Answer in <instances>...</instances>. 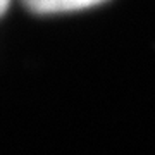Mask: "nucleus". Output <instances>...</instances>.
<instances>
[{
  "instance_id": "f257e3e1",
  "label": "nucleus",
  "mask_w": 155,
  "mask_h": 155,
  "mask_svg": "<svg viewBox=\"0 0 155 155\" xmlns=\"http://www.w3.org/2000/svg\"><path fill=\"white\" fill-rule=\"evenodd\" d=\"M105 2L107 0H22V4L36 14H64L83 11Z\"/></svg>"
},
{
  "instance_id": "f03ea898",
  "label": "nucleus",
  "mask_w": 155,
  "mask_h": 155,
  "mask_svg": "<svg viewBox=\"0 0 155 155\" xmlns=\"http://www.w3.org/2000/svg\"><path fill=\"white\" fill-rule=\"evenodd\" d=\"M7 7H9V0H0V16L7 11Z\"/></svg>"
}]
</instances>
